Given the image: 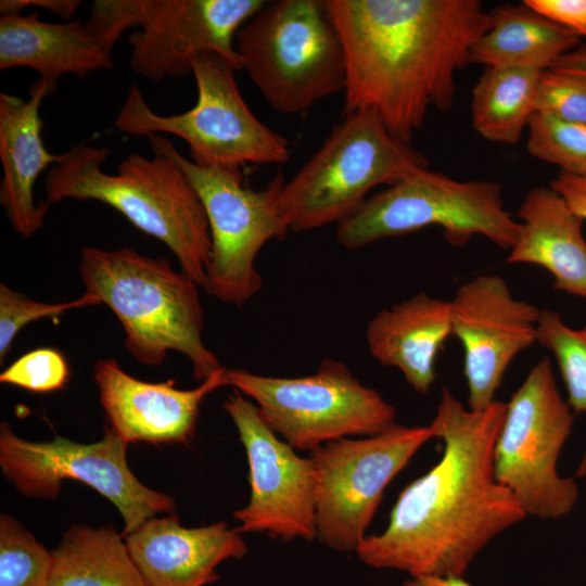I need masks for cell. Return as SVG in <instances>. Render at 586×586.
Returning <instances> with one entry per match:
<instances>
[{"mask_svg": "<svg viewBox=\"0 0 586 586\" xmlns=\"http://www.w3.org/2000/svg\"><path fill=\"white\" fill-rule=\"evenodd\" d=\"M505 411L497 399L472 410L443 388L430 423L443 454L399 493L385 530L359 544L356 555L365 564L410 577L463 576L496 536L527 518L494 475Z\"/></svg>", "mask_w": 586, "mask_h": 586, "instance_id": "6da1fadb", "label": "cell"}, {"mask_svg": "<svg viewBox=\"0 0 586 586\" xmlns=\"http://www.w3.org/2000/svg\"><path fill=\"white\" fill-rule=\"evenodd\" d=\"M346 59L344 114L374 112L409 143L449 111L456 73L491 25L479 0H326Z\"/></svg>", "mask_w": 586, "mask_h": 586, "instance_id": "7a4b0ae2", "label": "cell"}, {"mask_svg": "<svg viewBox=\"0 0 586 586\" xmlns=\"http://www.w3.org/2000/svg\"><path fill=\"white\" fill-rule=\"evenodd\" d=\"M107 148L77 144L61 154L46 175L44 202L98 201L110 205L140 231L167 245L181 270L203 284L211 256V234L204 206L182 169L154 153L129 154L116 174L102 166Z\"/></svg>", "mask_w": 586, "mask_h": 586, "instance_id": "3957f363", "label": "cell"}, {"mask_svg": "<svg viewBox=\"0 0 586 586\" xmlns=\"http://www.w3.org/2000/svg\"><path fill=\"white\" fill-rule=\"evenodd\" d=\"M79 275L86 292L117 317L125 346L139 362L160 366L168 352H178L188 357L193 378L201 382L224 368L203 341L199 284L165 257L128 247H84Z\"/></svg>", "mask_w": 586, "mask_h": 586, "instance_id": "277c9868", "label": "cell"}, {"mask_svg": "<svg viewBox=\"0 0 586 586\" xmlns=\"http://www.w3.org/2000/svg\"><path fill=\"white\" fill-rule=\"evenodd\" d=\"M235 50L279 113L300 114L344 92L345 52L326 0L266 1L238 31Z\"/></svg>", "mask_w": 586, "mask_h": 586, "instance_id": "5b68a950", "label": "cell"}, {"mask_svg": "<svg viewBox=\"0 0 586 586\" xmlns=\"http://www.w3.org/2000/svg\"><path fill=\"white\" fill-rule=\"evenodd\" d=\"M426 167L428 158L393 136L374 112L347 114L284 182L281 206L289 229L339 225L361 207L373 188L391 187Z\"/></svg>", "mask_w": 586, "mask_h": 586, "instance_id": "8992f818", "label": "cell"}, {"mask_svg": "<svg viewBox=\"0 0 586 586\" xmlns=\"http://www.w3.org/2000/svg\"><path fill=\"white\" fill-rule=\"evenodd\" d=\"M196 103L176 115H158L143 93L131 86L115 118V127L130 136L174 135L187 142L191 161L201 167L241 170L246 164H284L288 140L260 122L237 85L239 68L214 52L191 62Z\"/></svg>", "mask_w": 586, "mask_h": 586, "instance_id": "52a82bcc", "label": "cell"}, {"mask_svg": "<svg viewBox=\"0 0 586 586\" xmlns=\"http://www.w3.org/2000/svg\"><path fill=\"white\" fill-rule=\"evenodd\" d=\"M441 227L453 246L482 235L499 247L515 243L520 222L505 208L500 184L460 181L429 167L374 194L337 225L336 241L357 250L385 238Z\"/></svg>", "mask_w": 586, "mask_h": 586, "instance_id": "ba28073f", "label": "cell"}, {"mask_svg": "<svg viewBox=\"0 0 586 586\" xmlns=\"http://www.w3.org/2000/svg\"><path fill=\"white\" fill-rule=\"evenodd\" d=\"M149 140L154 153L171 158L182 169L204 206L211 256L202 286L222 303L245 304L262 288L255 267L258 253L270 240H282L290 231L281 206L282 174L254 190L244 184L241 170L198 166L163 135Z\"/></svg>", "mask_w": 586, "mask_h": 586, "instance_id": "9c48e42d", "label": "cell"}, {"mask_svg": "<svg viewBox=\"0 0 586 586\" xmlns=\"http://www.w3.org/2000/svg\"><path fill=\"white\" fill-rule=\"evenodd\" d=\"M574 416L558 387L549 357L531 368L506 404L493 449L494 475L526 517L558 520L577 502L575 479L558 471Z\"/></svg>", "mask_w": 586, "mask_h": 586, "instance_id": "30bf717a", "label": "cell"}, {"mask_svg": "<svg viewBox=\"0 0 586 586\" xmlns=\"http://www.w3.org/2000/svg\"><path fill=\"white\" fill-rule=\"evenodd\" d=\"M226 384L252 398L266 424L294 449L314 451L396 423V409L341 361L327 358L313 374L279 378L226 369Z\"/></svg>", "mask_w": 586, "mask_h": 586, "instance_id": "8fae6325", "label": "cell"}, {"mask_svg": "<svg viewBox=\"0 0 586 586\" xmlns=\"http://www.w3.org/2000/svg\"><path fill=\"white\" fill-rule=\"evenodd\" d=\"M127 445L112 428L91 444L55 435L50 442H29L0 425L3 475L25 496L54 499L64 480H75L107 498L120 512L126 536L157 513L176 510L175 500L143 485L127 462Z\"/></svg>", "mask_w": 586, "mask_h": 586, "instance_id": "7c38bea8", "label": "cell"}, {"mask_svg": "<svg viewBox=\"0 0 586 586\" xmlns=\"http://www.w3.org/2000/svg\"><path fill=\"white\" fill-rule=\"evenodd\" d=\"M431 438L429 425L391 429L329 442L311 453L316 470V538L341 551L357 550L384 489Z\"/></svg>", "mask_w": 586, "mask_h": 586, "instance_id": "4fadbf2b", "label": "cell"}, {"mask_svg": "<svg viewBox=\"0 0 586 586\" xmlns=\"http://www.w3.org/2000/svg\"><path fill=\"white\" fill-rule=\"evenodd\" d=\"M249 462L251 495L233 517L240 533L266 532L292 540L316 537V470L263 420L256 405L233 392L224 403Z\"/></svg>", "mask_w": 586, "mask_h": 586, "instance_id": "5bb4252c", "label": "cell"}, {"mask_svg": "<svg viewBox=\"0 0 586 586\" xmlns=\"http://www.w3.org/2000/svg\"><path fill=\"white\" fill-rule=\"evenodd\" d=\"M451 335L463 349L468 407L493 404L513 359L537 342L540 310L513 296L497 275L462 283L449 301Z\"/></svg>", "mask_w": 586, "mask_h": 586, "instance_id": "9a60e30c", "label": "cell"}, {"mask_svg": "<svg viewBox=\"0 0 586 586\" xmlns=\"http://www.w3.org/2000/svg\"><path fill=\"white\" fill-rule=\"evenodd\" d=\"M264 0H146L140 30L128 39L130 65L152 80L192 74V59L217 53L239 69L235 36Z\"/></svg>", "mask_w": 586, "mask_h": 586, "instance_id": "2e32d148", "label": "cell"}, {"mask_svg": "<svg viewBox=\"0 0 586 586\" xmlns=\"http://www.w3.org/2000/svg\"><path fill=\"white\" fill-rule=\"evenodd\" d=\"M221 368L192 390L176 388L173 380L141 381L112 358L94 365L93 379L112 428L127 443L186 444L196 426L204 398L226 386Z\"/></svg>", "mask_w": 586, "mask_h": 586, "instance_id": "e0dca14e", "label": "cell"}, {"mask_svg": "<svg viewBox=\"0 0 586 586\" xmlns=\"http://www.w3.org/2000/svg\"><path fill=\"white\" fill-rule=\"evenodd\" d=\"M240 534L225 522L184 527L170 514L148 520L124 539L149 586H205L217 582L222 561L246 555Z\"/></svg>", "mask_w": 586, "mask_h": 586, "instance_id": "ac0fdd59", "label": "cell"}, {"mask_svg": "<svg viewBox=\"0 0 586 586\" xmlns=\"http://www.w3.org/2000/svg\"><path fill=\"white\" fill-rule=\"evenodd\" d=\"M55 86L54 81L39 78L27 100L0 93V203L13 230L27 239L42 228L50 206L44 201L36 203L35 182L61 160V154L47 150L41 137L40 106Z\"/></svg>", "mask_w": 586, "mask_h": 586, "instance_id": "d6986e66", "label": "cell"}, {"mask_svg": "<svg viewBox=\"0 0 586 586\" xmlns=\"http://www.w3.org/2000/svg\"><path fill=\"white\" fill-rule=\"evenodd\" d=\"M520 232L508 264L544 268L553 289L586 300L584 220L549 187L531 189L518 211Z\"/></svg>", "mask_w": 586, "mask_h": 586, "instance_id": "ffe728a7", "label": "cell"}, {"mask_svg": "<svg viewBox=\"0 0 586 586\" xmlns=\"http://www.w3.org/2000/svg\"><path fill=\"white\" fill-rule=\"evenodd\" d=\"M451 335L449 301L421 292L380 310L368 323L370 355L398 369L407 383L426 393L436 379V360Z\"/></svg>", "mask_w": 586, "mask_h": 586, "instance_id": "44dd1931", "label": "cell"}, {"mask_svg": "<svg viewBox=\"0 0 586 586\" xmlns=\"http://www.w3.org/2000/svg\"><path fill=\"white\" fill-rule=\"evenodd\" d=\"M113 66L106 51L86 23H49L36 12L1 14L0 69L29 67L40 78L56 82L65 74L85 77Z\"/></svg>", "mask_w": 586, "mask_h": 586, "instance_id": "7402d4cb", "label": "cell"}, {"mask_svg": "<svg viewBox=\"0 0 586 586\" xmlns=\"http://www.w3.org/2000/svg\"><path fill=\"white\" fill-rule=\"evenodd\" d=\"M491 25L476 40L470 63L544 72L581 44V37L524 2L489 12Z\"/></svg>", "mask_w": 586, "mask_h": 586, "instance_id": "603a6c76", "label": "cell"}, {"mask_svg": "<svg viewBox=\"0 0 586 586\" xmlns=\"http://www.w3.org/2000/svg\"><path fill=\"white\" fill-rule=\"evenodd\" d=\"M123 538L112 526H72L52 552L49 586H149Z\"/></svg>", "mask_w": 586, "mask_h": 586, "instance_id": "cb8c5ba5", "label": "cell"}, {"mask_svg": "<svg viewBox=\"0 0 586 586\" xmlns=\"http://www.w3.org/2000/svg\"><path fill=\"white\" fill-rule=\"evenodd\" d=\"M542 72L488 66L472 90L471 120L484 139L515 144L536 113Z\"/></svg>", "mask_w": 586, "mask_h": 586, "instance_id": "d4e9b609", "label": "cell"}, {"mask_svg": "<svg viewBox=\"0 0 586 586\" xmlns=\"http://www.w3.org/2000/svg\"><path fill=\"white\" fill-rule=\"evenodd\" d=\"M537 343L553 355L573 412L586 413V326L572 328L559 313L542 309ZM585 475L586 448L576 471V476Z\"/></svg>", "mask_w": 586, "mask_h": 586, "instance_id": "484cf974", "label": "cell"}, {"mask_svg": "<svg viewBox=\"0 0 586 586\" xmlns=\"http://www.w3.org/2000/svg\"><path fill=\"white\" fill-rule=\"evenodd\" d=\"M53 555L17 520L0 517V586H49Z\"/></svg>", "mask_w": 586, "mask_h": 586, "instance_id": "4316f807", "label": "cell"}, {"mask_svg": "<svg viewBox=\"0 0 586 586\" xmlns=\"http://www.w3.org/2000/svg\"><path fill=\"white\" fill-rule=\"evenodd\" d=\"M526 150L564 174L586 177V125L536 112L527 126Z\"/></svg>", "mask_w": 586, "mask_h": 586, "instance_id": "83f0119b", "label": "cell"}, {"mask_svg": "<svg viewBox=\"0 0 586 586\" xmlns=\"http://www.w3.org/2000/svg\"><path fill=\"white\" fill-rule=\"evenodd\" d=\"M100 300L85 293L77 300L63 303H42L26 297L3 283L0 284V360L9 354L18 332L28 323L49 318H56L74 308L94 306Z\"/></svg>", "mask_w": 586, "mask_h": 586, "instance_id": "f1b7e54d", "label": "cell"}, {"mask_svg": "<svg viewBox=\"0 0 586 586\" xmlns=\"http://www.w3.org/2000/svg\"><path fill=\"white\" fill-rule=\"evenodd\" d=\"M69 369L63 354L51 347L29 351L0 374V382L34 393H50L67 383Z\"/></svg>", "mask_w": 586, "mask_h": 586, "instance_id": "f546056e", "label": "cell"}, {"mask_svg": "<svg viewBox=\"0 0 586 586\" xmlns=\"http://www.w3.org/2000/svg\"><path fill=\"white\" fill-rule=\"evenodd\" d=\"M535 110L586 125V76L552 69L542 72Z\"/></svg>", "mask_w": 586, "mask_h": 586, "instance_id": "4dcf8cb0", "label": "cell"}, {"mask_svg": "<svg viewBox=\"0 0 586 586\" xmlns=\"http://www.w3.org/2000/svg\"><path fill=\"white\" fill-rule=\"evenodd\" d=\"M146 0H97L86 22L89 31L109 52L123 35L132 27H141Z\"/></svg>", "mask_w": 586, "mask_h": 586, "instance_id": "1f68e13d", "label": "cell"}, {"mask_svg": "<svg viewBox=\"0 0 586 586\" xmlns=\"http://www.w3.org/2000/svg\"><path fill=\"white\" fill-rule=\"evenodd\" d=\"M523 2L578 37H586V0H524Z\"/></svg>", "mask_w": 586, "mask_h": 586, "instance_id": "d6a6232c", "label": "cell"}, {"mask_svg": "<svg viewBox=\"0 0 586 586\" xmlns=\"http://www.w3.org/2000/svg\"><path fill=\"white\" fill-rule=\"evenodd\" d=\"M550 187L557 191L572 208V211L586 221V177L560 173Z\"/></svg>", "mask_w": 586, "mask_h": 586, "instance_id": "836d02e7", "label": "cell"}, {"mask_svg": "<svg viewBox=\"0 0 586 586\" xmlns=\"http://www.w3.org/2000/svg\"><path fill=\"white\" fill-rule=\"evenodd\" d=\"M81 1L78 0H1L0 13H22L27 7H38L49 10L62 20H69Z\"/></svg>", "mask_w": 586, "mask_h": 586, "instance_id": "e575fe53", "label": "cell"}, {"mask_svg": "<svg viewBox=\"0 0 586 586\" xmlns=\"http://www.w3.org/2000/svg\"><path fill=\"white\" fill-rule=\"evenodd\" d=\"M550 69L586 76V43H581L571 52L562 55Z\"/></svg>", "mask_w": 586, "mask_h": 586, "instance_id": "d590c367", "label": "cell"}, {"mask_svg": "<svg viewBox=\"0 0 586 586\" xmlns=\"http://www.w3.org/2000/svg\"><path fill=\"white\" fill-rule=\"evenodd\" d=\"M404 586H473L462 576H419L410 577Z\"/></svg>", "mask_w": 586, "mask_h": 586, "instance_id": "8d00e7d4", "label": "cell"}]
</instances>
